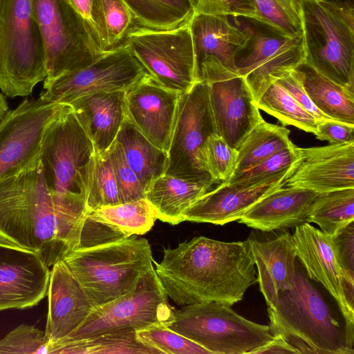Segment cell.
<instances>
[{
	"label": "cell",
	"instance_id": "cell-37",
	"mask_svg": "<svg viewBox=\"0 0 354 354\" xmlns=\"http://www.w3.org/2000/svg\"><path fill=\"white\" fill-rule=\"evenodd\" d=\"M259 109L277 118L284 125L314 133L317 120L277 82H273L256 102Z\"/></svg>",
	"mask_w": 354,
	"mask_h": 354
},
{
	"label": "cell",
	"instance_id": "cell-28",
	"mask_svg": "<svg viewBox=\"0 0 354 354\" xmlns=\"http://www.w3.org/2000/svg\"><path fill=\"white\" fill-rule=\"evenodd\" d=\"M308 95L323 113L334 120L354 125V94L304 62L292 71Z\"/></svg>",
	"mask_w": 354,
	"mask_h": 354
},
{
	"label": "cell",
	"instance_id": "cell-39",
	"mask_svg": "<svg viewBox=\"0 0 354 354\" xmlns=\"http://www.w3.org/2000/svg\"><path fill=\"white\" fill-rule=\"evenodd\" d=\"M137 339L158 354H211L200 345L168 328L154 323L136 331Z\"/></svg>",
	"mask_w": 354,
	"mask_h": 354
},
{
	"label": "cell",
	"instance_id": "cell-24",
	"mask_svg": "<svg viewBox=\"0 0 354 354\" xmlns=\"http://www.w3.org/2000/svg\"><path fill=\"white\" fill-rule=\"evenodd\" d=\"M250 239L257 281L268 306H271L279 295L292 285L297 266L296 249L290 232L273 239L260 241Z\"/></svg>",
	"mask_w": 354,
	"mask_h": 354
},
{
	"label": "cell",
	"instance_id": "cell-30",
	"mask_svg": "<svg viewBox=\"0 0 354 354\" xmlns=\"http://www.w3.org/2000/svg\"><path fill=\"white\" fill-rule=\"evenodd\" d=\"M50 354H158L141 343L136 331L104 333L73 339H61L50 344Z\"/></svg>",
	"mask_w": 354,
	"mask_h": 354
},
{
	"label": "cell",
	"instance_id": "cell-34",
	"mask_svg": "<svg viewBox=\"0 0 354 354\" xmlns=\"http://www.w3.org/2000/svg\"><path fill=\"white\" fill-rule=\"evenodd\" d=\"M94 17L104 53L123 46L127 34L138 26L122 0H94Z\"/></svg>",
	"mask_w": 354,
	"mask_h": 354
},
{
	"label": "cell",
	"instance_id": "cell-49",
	"mask_svg": "<svg viewBox=\"0 0 354 354\" xmlns=\"http://www.w3.org/2000/svg\"><path fill=\"white\" fill-rule=\"evenodd\" d=\"M268 344L254 351V354L261 353H297L299 352L280 335H273Z\"/></svg>",
	"mask_w": 354,
	"mask_h": 354
},
{
	"label": "cell",
	"instance_id": "cell-23",
	"mask_svg": "<svg viewBox=\"0 0 354 354\" xmlns=\"http://www.w3.org/2000/svg\"><path fill=\"white\" fill-rule=\"evenodd\" d=\"M318 194L283 185L255 203L239 222L263 232L295 228L308 223L312 203Z\"/></svg>",
	"mask_w": 354,
	"mask_h": 354
},
{
	"label": "cell",
	"instance_id": "cell-12",
	"mask_svg": "<svg viewBox=\"0 0 354 354\" xmlns=\"http://www.w3.org/2000/svg\"><path fill=\"white\" fill-rule=\"evenodd\" d=\"M167 297L153 267L140 278L131 292L93 308L83 322L62 339L109 332L137 331L154 323H165L173 309Z\"/></svg>",
	"mask_w": 354,
	"mask_h": 354
},
{
	"label": "cell",
	"instance_id": "cell-26",
	"mask_svg": "<svg viewBox=\"0 0 354 354\" xmlns=\"http://www.w3.org/2000/svg\"><path fill=\"white\" fill-rule=\"evenodd\" d=\"M125 91L105 92L78 99L70 105L93 143L94 151L106 153L126 117Z\"/></svg>",
	"mask_w": 354,
	"mask_h": 354
},
{
	"label": "cell",
	"instance_id": "cell-44",
	"mask_svg": "<svg viewBox=\"0 0 354 354\" xmlns=\"http://www.w3.org/2000/svg\"><path fill=\"white\" fill-rule=\"evenodd\" d=\"M354 221L336 232L331 240L348 301L354 300Z\"/></svg>",
	"mask_w": 354,
	"mask_h": 354
},
{
	"label": "cell",
	"instance_id": "cell-27",
	"mask_svg": "<svg viewBox=\"0 0 354 354\" xmlns=\"http://www.w3.org/2000/svg\"><path fill=\"white\" fill-rule=\"evenodd\" d=\"M214 184L194 181L163 174L156 179L145 193L156 218L172 225L184 221L187 209Z\"/></svg>",
	"mask_w": 354,
	"mask_h": 354
},
{
	"label": "cell",
	"instance_id": "cell-29",
	"mask_svg": "<svg viewBox=\"0 0 354 354\" xmlns=\"http://www.w3.org/2000/svg\"><path fill=\"white\" fill-rule=\"evenodd\" d=\"M115 140L146 193L150 185L165 173L167 152L149 141L127 115Z\"/></svg>",
	"mask_w": 354,
	"mask_h": 354
},
{
	"label": "cell",
	"instance_id": "cell-7",
	"mask_svg": "<svg viewBox=\"0 0 354 354\" xmlns=\"http://www.w3.org/2000/svg\"><path fill=\"white\" fill-rule=\"evenodd\" d=\"M47 75L41 31L31 0H2L0 7V89L27 96Z\"/></svg>",
	"mask_w": 354,
	"mask_h": 354
},
{
	"label": "cell",
	"instance_id": "cell-48",
	"mask_svg": "<svg viewBox=\"0 0 354 354\" xmlns=\"http://www.w3.org/2000/svg\"><path fill=\"white\" fill-rule=\"evenodd\" d=\"M68 1L71 6L74 8V9L84 19V20L89 26L92 31L99 39L94 17V0Z\"/></svg>",
	"mask_w": 354,
	"mask_h": 354
},
{
	"label": "cell",
	"instance_id": "cell-3",
	"mask_svg": "<svg viewBox=\"0 0 354 354\" xmlns=\"http://www.w3.org/2000/svg\"><path fill=\"white\" fill-rule=\"evenodd\" d=\"M93 151V143L71 106L63 104L44 133L39 159L56 212L71 232L80 229L89 212L85 178Z\"/></svg>",
	"mask_w": 354,
	"mask_h": 354
},
{
	"label": "cell",
	"instance_id": "cell-2",
	"mask_svg": "<svg viewBox=\"0 0 354 354\" xmlns=\"http://www.w3.org/2000/svg\"><path fill=\"white\" fill-rule=\"evenodd\" d=\"M0 237L37 253L48 268L75 249L55 209L39 156L0 180Z\"/></svg>",
	"mask_w": 354,
	"mask_h": 354
},
{
	"label": "cell",
	"instance_id": "cell-19",
	"mask_svg": "<svg viewBox=\"0 0 354 354\" xmlns=\"http://www.w3.org/2000/svg\"><path fill=\"white\" fill-rule=\"evenodd\" d=\"M297 149L285 185L319 194L354 188V142Z\"/></svg>",
	"mask_w": 354,
	"mask_h": 354
},
{
	"label": "cell",
	"instance_id": "cell-11",
	"mask_svg": "<svg viewBox=\"0 0 354 354\" xmlns=\"http://www.w3.org/2000/svg\"><path fill=\"white\" fill-rule=\"evenodd\" d=\"M213 133L216 131L208 87L200 79L189 91L180 95L164 174L216 184L204 160L205 142Z\"/></svg>",
	"mask_w": 354,
	"mask_h": 354
},
{
	"label": "cell",
	"instance_id": "cell-36",
	"mask_svg": "<svg viewBox=\"0 0 354 354\" xmlns=\"http://www.w3.org/2000/svg\"><path fill=\"white\" fill-rule=\"evenodd\" d=\"M85 201L88 212L102 206L120 203L117 184L108 151H93L85 178Z\"/></svg>",
	"mask_w": 354,
	"mask_h": 354
},
{
	"label": "cell",
	"instance_id": "cell-21",
	"mask_svg": "<svg viewBox=\"0 0 354 354\" xmlns=\"http://www.w3.org/2000/svg\"><path fill=\"white\" fill-rule=\"evenodd\" d=\"M290 168L257 183H220L187 209L184 221L223 225L239 220L263 196L285 185Z\"/></svg>",
	"mask_w": 354,
	"mask_h": 354
},
{
	"label": "cell",
	"instance_id": "cell-33",
	"mask_svg": "<svg viewBox=\"0 0 354 354\" xmlns=\"http://www.w3.org/2000/svg\"><path fill=\"white\" fill-rule=\"evenodd\" d=\"M353 221L354 188H346L318 194L308 223L317 224L322 232L332 236Z\"/></svg>",
	"mask_w": 354,
	"mask_h": 354
},
{
	"label": "cell",
	"instance_id": "cell-8",
	"mask_svg": "<svg viewBox=\"0 0 354 354\" xmlns=\"http://www.w3.org/2000/svg\"><path fill=\"white\" fill-rule=\"evenodd\" d=\"M165 324L211 354H254L274 337L268 326L250 321L231 306L214 301L173 308Z\"/></svg>",
	"mask_w": 354,
	"mask_h": 354
},
{
	"label": "cell",
	"instance_id": "cell-47",
	"mask_svg": "<svg viewBox=\"0 0 354 354\" xmlns=\"http://www.w3.org/2000/svg\"><path fill=\"white\" fill-rule=\"evenodd\" d=\"M277 81L317 121L331 119L319 111L313 104L302 84L292 73V71Z\"/></svg>",
	"mask_w": 354,
	"mask_h": 354
},
{
	"label": "cell",
	"instance_id": "cell-42",
	"mask_svg": "<svg viewBox=\"0 0 354 354\" xmlns=\"http://www.w3.org/2000/svg\"><path fill=\"white\" fill-rule=\"evenodd\" d=\"M297 157V147L292 144L265 160L231 176L225 183H254L264 180L289 169Z\"/></svg>",
	"mask_w": 354,
	"mask_h": 354
},
{
	"label": "cell",
	"instance_id": "cell-15",
	"mask_svg": "<svg viewBox=\"0 0 354 354\" xmlns=\"http://www.w3.org/2000/svg\"><path fill=\"white\" fill-rule=\"evenodd\" d=\"M63 104L39 96L24 99L0 124V180L23 169L39 156L44 133Z\"/></svg>",
	"mask_w": 354,
	"mask_h": 354
},
{
	"label": "cell",
	"instance_id": "cell-50",
	"mask_svg": "<svg viewBox=\"0 0 354 354\" xmlns=\"http://www.w3.org/2000/svg\"><path fill=\"white\" fill-rule=\"evenodd\" d=\"M9 111L8 105L4 95L0 92V124Z\"/></svg>",
	"mask_w": 354,
	"mask_h": 354
},
{
	"label": "cell",
	"instance_id": "cell-9",
	"mask_svg": "<svg viewBox=\"0 0 354 354\" xmlns=\"http://www.w3.org/2000/svg\"><path fill=\"white\" fill-rule=\"evenodd\" d=\"M31 3L45 50L44 86L104 53L97 37L68 0H31Z\"/></svg>",
	"mask_w": 354,
	"mask_h": 354
},
{
	"label": "cell",
	"instance_id": "cell-14",
	"mask_svg": "<svg viewBox=\"0 0 354 354\" xmlns=\"http://www.w3.org/2000/svg\"><path fill=\"white\" fill-rule=\"evenodd\" d=\"M147 75L145 68L123 45L60 76L44 86L40 96L55 103L70 104L99 93L127 91Z\"/></svg>",
	"mask_w": 354,
	"mask_h": 354
},
{
	"label": "cell",
	"instance_id": "cell-32",
	"mask_svg": "<svg viewBox=\"0 0 354 354\" xmlns=\"http://www.w3.org/2000/svg\"><path fill=\"white\" fill-rule=\"evenodd\" d=\"M136 24L152 30H171L187 24L194 12L189 0H122Z\"/></svg>",
	"mask_w": 354,
	"mask_h": 354
},
{
	"label": "cell",
	"instance_id": "cell-35",
	"mask_svg": "<svg viewBox=\"0 0 354 354\" xmlns=\"http://www.w3.org/2000/svg\"><path fill=\"white\" fill-rule=\"evenodd\" d=\"M90 212L128 236L147 233L157 219L153 208L145 198L102 206Z\"/></svg>",
	"mask_w": 354,
	"mask_h": 354
},
{
	"label": "cell",
	"instance_id": "cell-51",
	"mask_svg": "<svg viewBox=\"0 0 354 354\" xmlns=\"http://www.w3.org/2000/svg\"><path fill=\"white\" fill-rule=\"evenodd\" d=\"M1 1H2V0H0V7H1Z\"/></svg>",
	"mask_w": 354,
	"mask_h": 354
},
{
	"label": "cell",
	"instance_id": "cell-22",
	"mask_svg": "<svg viewBox=\"0 0 354 354\" xmlns=\"http://www.w3.org/2000/svg\"><path fill=\"white\" fill-rule=\"evenodd\" d=\"M51 268L45 330L49 345L75 330L93 308L83 288L62 260Z\"/></svg>",
	"mask_w": 354,
	"mask_h": 354
},
{
	"label": "cell",
	"instance_id": "cell-16",
	"mask_svg": "<svg viewBox=\"0 0 354 354\" xmlns=\"http://www.w3.org/2000/svg\"><path fill=\"white\" fill-rule=\"evenodd\" d=\"M306 61L303 31L293 37L255 32L235 58L236 73L244 77L257 102L275 81Z\"/></svg>",
	"mask_w": 354,
	"mask_h": 354
},
{
	"label": "cell",
	"instance_id": "cell-1",
	"mask_svg": "<svg viewBox=\"0 0 354 354\" xmlns=\"http://www.w3.org/2000/svg\"><path fill=\"white\" fill-rule=\"evenodd\" d=\"M153 263L167 297L180 306L212 301L232 306L257 281L250 238L194 237L165 248L161 261Z\"/></svg>",
	"mask_w": 354,
	"mask_h": 354
},
{
	"label": "cell",
	"instance_id": "cell-10",
	"mask_svg": "<svg viewBox=\"0 0 354 354\" xmlns=\"http://www.w3.org/2000/svg\"><path fill=\"white\" fill-rule=\"evenodd\" d=\"M189 23L165 30L137 26L124 42L151 78L180 94L200 80Z\"/></svg>",
	"mask_w": 354,
	"mask_h": 354
},
{
	"label": "cell",
	"instance_id": "cell-31",
	"mask_svg": "<svg viewBox=\"0 0 354 354\" xmlns=\"http://www.w3.org/2000/svg\"><path fill=\"white\" fill-rule=\"evenodd\" d=\"M289 135L287 128L268 123L263 119L236 149L237 160L231 176L291 146L293 143Z\"/></svg>",
	"mask_w": 354,
	"mask_h": 354
},
{
	"label": "cell",
	"instance_id": "cell-38",
	"mask_svg": "<svg viewBox=\"0 0 354 354\" xmlns=\"http://www.w3.org/2000/svg\"><path fill=\"white\" fill-rule=\"evenodd\" d=\"M304 0H254L263 24L279 35L293 37L302 32Z\"/></svg>",
	"mask_w": 354,
	"mask_h": 354
},
{
	"label": "cell",
	"instance_id": "cell-17",
	"mask_svg": "<svg viewBox=\"0 0 354 354\" xmlns=\"http://www.w3.org/2000/svg\"><path fill=\"white\" fill-rule=\"evenodd\" d=\"M50 272L37 253L0 237V310L37 305L47 295Z\"/></svg>",
	"mask_w": 354,
	"mask_h": 354
},
{
	"label": "cell",
	"instance_id": "cell-25",
	"mask_svg": "<svg viewBox=\"0 0 354 354\" xmlns=\"http://www.w3.org/2000/svg\"><path fill=\"white\" fill-rule=\"evenodd\" d=\"M189 27L198 69L205 57L212 56L236 72V56L247 46L253 29H241L232 25L227 16L205 14L194 15Z\"/></svg>",
	"mask_w": 354,
	"mask_h": 354
},
{
	"label": "cell",
	"instance_id": "cell-40",
	"mask_svg": "<svg viewBox=\"0 0 354 354\" xmlns=\"http://www.w3.org/2000/svg\"><path fill=\"white\" fill-rule=\"evenodd\" d=\"M237 151L217 133L210 135L205 142L204 160L206 169L215 183L227 181L232 174Z\"/></svg>",
	"mask_w": 354,
	"mask_h": 354
},
{
	"label": "cell",
	"instance_id": "cell-45",
	"mask_svg": "<svg viewBox=\"0 0 354 354\" xmlns=\"http://www.w3.org/2000/svg\"><path fill=\"white\" fill-rule=\"evenodd\" d=\"M194 15L232 16L262 23L254 0H189Z\"/></svg>",
	"mask_w": 354,
	"mask_h": 354
},
{
	"label": "cell",
	"instance_id": "cell-13",
	"mask_svg": "<svg viewBox=\"0 0 354 354\" xmlns=\"http://www.w3.org/2000/svg\"><path fill=\"white\" fill-rule=\"evenodd\" d=\"M198 70L207 84L216 133L236 149L263 120L251 91L244 77L212 56L205 57Z\"/></svg>",
	"mask_w": 354,
	"mask_h": 354
},
{
	"label": "cell",
	"instance_id": "cell-41",
	"mask_svg": "<svg viewBox=\"0 0 354 354\" xmlns=\"http://www.w3.org/2000/svg\"><path fill=\"white\" fill-rule=\"evenodd\" d=\"M49 339L45 330L21 324L0 339V353L46 354Z\"/></svg>",
	"mask_w": 354,
	"mask_h": 354
},
{
	"label": "cell",
	"instance_id": "cell-4",
	"mask_svg": "<svg viewBox=\"0 0 354 354\" xmlns=\"http://www.w3.org/2000/svg\"><path fill=\"white\" fill-rule=\"evenodd\" d=\"M269 328L299 353L353 354L345 330L305 271L297 266L291 288L268 306Z\"/></svg>",
	"mask_w": 354,
	"mask_h": 354
},
{
	"label": "cell",
	"instance_id": "cell-43",
	"mask_svg": "<svg viewBox=\"0 0 354 354\" xmlns=\"http://www.w3.org/2000/svg\"><path fill=\"white\" fill-rule=\"evenodd\" d=\"M115 176L120 203L145 198V192L134 171L127 162L116 140L108 150Z\"/></svg>",
	"mask_w": 354,
	"mask_h": 354
},
{
	"label": "cell",
	"instance_id": "cell-20",
	"mask_svg": "<svg viewBox=\"0 0 354 354\" xmlns=\"http://www.w3.org/2000/svg\"><path fill=\"white\" fill-rule=\"evenodd\" d=\"M180 95L149 75L125 91L127 116L149 141L167 152Z\"/></svg>",
	"mask_w": 354,
	"mask_h": 354
},
{
	"label": "cell",
	"instance_id": "cell-5",
	"mask_svg": "<svg viewBox=\"0 0 354 354\" xmlns=\"http://www.w3.org/2000/svg\"><path fill=\"white\" fill-rule=\"evenodd\" d=\"M136 236L77 248L62 259L93 308L131 292L140 278L153 267L149 241Z\"/></svg>",
	"mask_w": 354,
	"mask_h": 354
},
{
	"label": "cell",
	"instance_id": "cell-18",
	"mask_svg": "<svg viewBox=\"0 0 354 354\" xmlns=\"http://www.w3.org/2000/svg\"><path fill=\"white\" fill-rule=\"evenodd\" d=\"M292 237L297 258L308 278L320 283L337 304L344 319L346 338L353 346L354 308L347 298L331 236L305 223L295 228Z\"/></svg>",
	"mask_w": 354,
	"mask_h": 354
},
{
	"label": "cell",
	"instance_id": "cell-46",
	"mask_svg": "<svg viewBox=\"0 0 354 354\" xmlns=\"http://www.w3.org/2000/svg\"><path fill=\"white\" fill-rule=\"evenodd\" d=\"M316 138L330 144H345L354 142V125L334 120L317 121L314 133Z\"/></svg>",
	"mask_w": 354,
	"mask_h": 354
},
{
	"label": "cell",
	"instance_id": "cell-6",
	"mask_svg": "<svg viewBox=\"0 0 354 354\" xmlns=\"http://www.w3.org/2000/svg\"><path fill=\"white\" fill-rule=\"evenodd\" d=\"M306 61L333 82L354 91V8L351 1L304 0Z\"/></svg>",
	"mask_w": 354,
	"mask_h": 354
}]
</instances>
